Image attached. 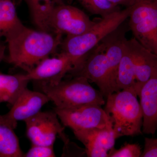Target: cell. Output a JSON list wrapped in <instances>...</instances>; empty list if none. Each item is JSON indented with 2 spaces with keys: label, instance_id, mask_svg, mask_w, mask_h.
<instances>
[{
  "label": "cell",
  "instance_id": "19",
  "mask_svg": "<svg viewBox=\"0 0 157 157\" xmlns=\"http://www.w3.org/2000/svg\"><path fill=\"white\" fill-rule=\"evenodd\" d=\"M78 1L91 14L100 15L102 18L121 10L119 6L113 4L108 0H78Z\"/></svg>",
  "mask_w": 157,
  "mask_h": 157
},
{
  "label": "cell",
  "instance_id": "5",
  "mask_svg": "<svg viewBox=\"0 0 157 157\" xmlns=\"http://www.w3.org/2000/svg\"><path fill=\"white\" fill-rule=\"evenodd\" d=\"M38 85L56 108L67 109L88 104L102 106L105 104L104 97L100 90L94 88L88 79L82 76H74L70 80H62L56 85Z\"/></svg>",
  "mask_w": 157,
  "mask_h": 157
},
{
  "label": "cell",
  "instance_id": "7",
  "mask_svg": "<svg viewBox=\"0 0 157 157\" xmlns=\"http://www.w3.org/2000/svg\"><path fill=\"white\" fill-rule=\"evenodd\" d=\"M54 111L63 125L73 132L113 128L109 116L99 105L88 104L67 109L56 107Z\"/></svg>",
  "mask_w": 157,
  "mask_h": 157
},
{
  "label": "cell",
  "instance_id": "24",
  "mask_svg": "<svg viewBox=\"0 0 157 157\" xmlns=\"http://www.w3.org/2000/svg\"><path fill=\"white\" fill-rule=\"evenodd\" d=\"M6 43L0 39V63L6 59Z\"/></svg>",
  "mask_w": 157,
  "mask_h": 157
},
{
  "label": "cell",
  "instance_id": "16",
  "mask_svg": "<svg viewBox=\"0 0 157 157\" xmlns=\"http://www.w3.org/2000/svg\"><path fill=\"white\" fill-rule=\"evenodd\" d=\"M27 4L34 23L39 30L51 33L48 26L50 14L63 0H24Z\"/></svg>",
  "mask_w": 157,
  "mask_h": 157
},
{
  "label": "cell",
  "instance_id": "22",
  "mask_svg": "<svg viewBox=\"0 0 157 157\" xmlns=\"http://www.w3.org/2000/svg\"><path fill=\"white\" fill-rule=\"evenodd\" d=\"M141 157H157V138L145 137Z\"/></svg>",
  "mask_w": 157,
  "mask_h": 157
},
{
  "label": "cell",
  "instance_id": "11",
  "mask_svg": "<svg viewBox=\"0 0 157 157\" xmlns=\"http://www.w3.org/2000/svg\"><path fill=\"white\" fill-rule=\"evenodd\" d=\"M50 100L44 93L35 91L26 88L12 105L4 117L14 129L17 121H25L40 112L43 106Z\"/></svg>",
  "mask_w": 157,
  "mask_h": 157
},
{
  "label": "cell",
  "instance_id": "18",
  "mask_svg": "<svg viewBox=\"0 0 157 157\" xmlns=\"http://www.w3.org/2000/svg\"><path fill=\"white\" fill-rule=\"evenodd\" d=\"M11 0H0V38L6 39L23 25Z\"/></svg>",
  "mask_w": 157,
  "mask_h": 157
},
{
  "label": "cell",
  "instance_id": "1",
  "mask_svg": "<svg viewBox=\"0 0 157 157\" xmlns=\"http://www.w3.org/2000/svg\"><path fill=\"white\" fill-rule=\"evenodd\" d=\"M129 30L126 21L99 42L87 55L77 70L70 73L95 83L104 98L119 91L117 78L126 35Z\"/></svg>",
  "mask_w": 157,
  "mask_h": 157
},
{
  "label": "cell",
  "instance_id": "3",
  "mask_svg": "<svg viewBox=\"0 0 157 157\" xmlns=\"http://www.w3.org/2000/svg\"><path fill=\"white\" fill-rule=\"evenodd\" d=\"M132 7H128L109 14L96 22L91 28L77 36H67L60 46L61 52L67 55L72 60L73 70L75 71L80 66L91 50L102 39L115 30L128 18Z\"/></svg>",
  "mask_w": 157,
  "mask_h": 157
},
{
  "label": "cell",
  "instance_id": "20",
  "mask_svg": "<svg viewBox=\"0 0 157 157\" xmlns=\"http://www.w3.org/2000/svg\"><path fill=\"white\" fill-rule=\"evenodd\" d=\"M142 151L137 144L125 143L118 149L113 147L108 151V157H139Z\"/></svg>",
  "mask_w": 157,
  "mask_h": 157
},
{
  "label": "cell",
  "instance_id": "4",
  "mask_svg": "<svg viewBox=\"0 0 157 157\" xmlns=\"http://www.w3.org/2000/svg\"><path fill=\"white\" fill-rule=\"evenodd\" d=\"M133 87L113 93L107 98L105 112L112 124L116 139L142 134V108Z\"/></svg>",
  "mask_w": 157,
  "mask_h": 157
},
{
  "label": "cell",
  "instance_id": "10",
  "mask_svg": "<svg viewBox=\"0 0 157 157\" xmlns=\"http://www.w3.org/2000/svg\"><path fill=\"white\" fill-rule=\"evenodd\" d=\"M73 68L70 56L61 52L56 57L44 59L25 74L30 81L37 84L54 86L58 84Z\"/></svg>",
  "mask_w": 157,
  "mask_h": 157
},
{
  "label": "cell",
  "instance_id": "17",
  "mask_svg": "<svg viewBox=\"0 0 157 157\" xmlns=\"http://www.w3.org/2000/svg\"><path fill=\"white\" fill-rule=\"evenodd\" d=\"M14 128L0 114V157H23Z\"/></svg>",
  "mask_w": 157,
  "mask_h": 157
},
{
  "label": "cell",
  "instance_id": "13",
  "mask_svg": "<svg viewBox=\"0 0 157 157\" xmlns=\"http://www.w3.org/2000/svg\"><path fill=\"white\" fill-rule=\"evenodd\" d=\"M139 97L143 112L142 132L154 135L157 130V67L141 88Z\"/></svg>",
  "mask_w": 157,
  "mask_h": 157
},
{
  "label": "cell",
  "instance_id": "14",
  "mask_svg": "<svg viewBox=\"0 0 157 157\" xmlns=\"http://www.w3.org/2000/svg\"><path fill=\"white\" fill-rule=\"evenodd\" d=\"M130 40L134 53L135 89L139 96L141 88L157 67V56L144 47L134 37Z\"/></svg>",
  "mask_w": 157,
  "mask_h": 157
},
{
  "label": "cell",
  "instance_id": "15",
  "mask_svg": "<svg viewBox=\"0 0 157 157\" xmlns=\"http://www.w3.org/2000/svg\"><path fill=\"white\" fill-rule=\"evenodd\" d=\"M29 81L25 74L0 73V103L6 102L13 105Z\"/></svg>",
  "mask_w": 157,
  "mask_h": 157
},
{
  "label": "cell",
  "instance_id": "9",
  "mask_svg": "<svg viewBox=\"0 0 157 157\" xmlns=\"http://www.w3.org/2000/svg\"><path fill=\"white\" fill-rule=\"evenodd\" d=\"M55 112L46 111L37 113L25 121L26 135L32 144L53 146L58 135L65 144H68L69 139L64 133V128L59 122Z\"/></svg>",
  "mask_w": 157,
  "mask_h": 157
},
{
  "label": "cell",
  "instance_id": "6",
  "mask_svg": "<svg viewBox=\"0 0 157 157\" xmlns=\"http://www.w3.org/2000/svg\"><path fill=\"white\" fill-rule=\"evenodd\" d=\"M129 15V30L134 38L157 56V0H136Z\"/></svg>",
  "mask_w": 157,
  "mask_h": 157
},
{
  "label": "cell",
  "instance_id": "2",
  "mask_svg": "<svg viewBox=\"0 0 157 157\" xmlns=\"http://www.w3.org/2000/svg\"><path fill=\"white\" fill-rule=\"evenodd\" d=\"M63 35L36 31L24 25L6 38L9 63L27 73L54 53L63 41Z\"/></svg>",
  "mask_w": 157,
  "mask_h": 157
},
{
  "label": "cell",
  "instance_id": "21",
  "mask_svg": "<svg viewBox=\"0 0 157 157\" xmlns=\"http://www.w3.org/2000/svg\"><path fill=\"white\" fill-rule=\"evenodd\" d=\"M56 156L54 151L53 146H43V145L32 144L31 148L23 157H55Z\"/></svg>",
  "mask_w": 157,
  "mask_h": 157
},
{
  "label": "cell",
  "instance_id": "8",
  "mask_svg": "<svg viewBox=\"0 0 157 157\" xmlns=\"http://www.w3.org/2000/svg\"><path fill=\"white\" fill-rule=\"evenodd\" d=\"M96 23L80 9L64 3L53 9L49 17L48 26L51 33L74 36L86 32Z\"/></svg>",
  "mask_w": 157,
  "mask_h": 157
},
{
  "label": "cell",
  "instance_id": "12",
  "mask_svg": "<svg viewBox=\"0 0 157 157\" xmlns=\"http://www.w3.org/2000/svg\"><path fill=\"white\" fill-rule=\"evenodd\" d=\"M73 132L84 145L86 154L89 157H108V151L115 145L116 138L112 128Z\"/></svg>",
  "mask_w": 157,
  "mask_h": 157
},
{
  "label": "cell",
  "instance_id": "23",
  "mask_svg": "<svg viewBox=\"0 0 157 157\" xmlns=\"http://www.w3.org/2000/svg\"><path fill=\"white\" fill-rule=\"evenodd\" d=\"M110 2L117 6H124L128 8L135 4L136 0H108Z\"/></svg>",
  "mask_w": 157,
  "mask_h": 157
}]
</instances>
